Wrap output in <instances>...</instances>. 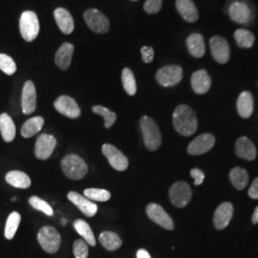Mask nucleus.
Here are the masks:
<instances>
[{"instance_id":"nucleus-1","label":"nucleus","mask_w":258,"mask_h":258,"mask_svg":"<svg viewBox=\"0 0 258 258\" xmlns=\"http://www.w3.org/2000/svg\"><path fill=\"white\" fill-rule=\"evenodd\" d=\"M172 120L176 131L184 137L194 135L198 127L196 114L194 109L186 104H181L176 107Z\"/></svg>"},{"instance_id":"nucleus-2","label":"nucleus","mask_w":258,"mask_h":258,"mask_svg":"<svg viewBox=\"0 0 258 258\" xmlns=\"http://www.w3.org/2000/svg\"><path fill=\"white\" fill-rule=\"evenodd\" d=\"M225 12L230 19L242 25H249L255 18L254 6L249 4V0H233L226 5Z\"/></svg>"},{"instance_id":"nucleus-3","label":"nucleus","mask_w":258,"mask_h":258,"mask_svg":"<svg viewBox=\"0 0 258 258\" xmlns=\"http://www.w3.org/2000/svg\"><path fill=\"white\" fill-rule=\"evenodd\" d=\"M145 146L150 151H155L162 145V134L156 121L148 116H143L140 120Z\"/></svg>"},{"instance_id":"nucleus-4","label":"nucleus","mask_w":258,"mask_h":258,"mask_svg":"<svg viewBox=\"0 0 258 258\" xmlns=\"http://www.w3.org/2000/svg\"><path fill=\"white\" fill-rule=\"evenodd\" d=\"M62 171L65 175L72 180H81L86 175L88 166L82 157L76 154H69L61 162Z\"/></svg>"},{"instance_id":"nucleus-5","label":"nucleus","mask_w":258,"mask_h":258,"mask_svg":"<svg viewBox=\"0 0 258 258\" xmlns=\"http://www.w3.org/2000/svg\"><path fill=\"white\" fill-rule=\"evenodd\" d=\"M19 30L22 37L28 42L37 38L39 34V21L35 12L26 11L21 15L19 20Z\"/></svg>"},{"instance_id":"nucleus-6","label":"nucleus","mask_w":258,"mask_h":258,"mask_svg":"<svg viewBox=\"0 0 258 258\" xmlns=\"http://www.w3.org/2000/svg\"><path fill=\"white\" fill-rule=\"evenodd\" d=\"M37 240L40 247L48 253L56 252L61 244L60 234L55 228L50 226H45L39 230Z\"/></svg>"},{"instance_id":"nucleus-7","label":"nucleus","mask_w":258,"mask_h":258,"mask_svg":"<svg viewBox=\"0 0 258 258\" xmlns=\"http://www.w3.org/2000/svg\"><path fill=\"white\" fill-rule=\"evenodd\" d=\"M182 79L183 69L179 65H166L157 71V82L164 87L175 86Z\"/></svg>"},{"instance_id":"nucleus-8","label":"nucleus","mask_w":258,"mask_h":258,"mask_svg":"<svg viewBox=\"0 0 258 258\" xmlns=\"http://www.w3.org/2000/svg\"><path fill=\"white\" fill-rule=\"evenodd\" d=\"M83 18L87 26L97 34H106L109 31L110 23L108 19L97 9H88L84 12Z\"/></svg>"},{"instance_id":"nucleus-9","label":"nucleus","mask_w":258,"mask_h":258,"mask_svg":"<svg viewBox=\"0 0 258 258\" xmlns=\"http://www.w3.org/2000/svg\"><path fill=\"white\" fill-rule=\"evenodd\" d=\"M169 198L172 205L177 208H184L190 202L192 191L189 184L183 181L176 182L169 188Z\"/></svg>"},{"instance_id":"nucleus-10","label":"nucleus","mask_w":258,"mask_h":258,"mask_svg":"<svg viewBox=\"0 0 258 258\" xmlns=\"http://www.w3.org/2000/svg\"><path fill=\"white\" fill-rule=\"evenodd\" d=\"M210 47L212 57L220 64H225L230 60L231 48L229 42L221 37L214 36L210 40Z\"/></svg>"},{"instance_id":"nucleus-11","label":"nucleus","mask_w":258,"mask_h":258,"mask_svg":"<svg viewBox=\"0 0 258 258\" xmlns=\"http://www.w3.org/2000/svg\"><path fill=\"white\" fill-rule=\"evenodd\" d=\"M102 151L103 155L107 158L110 166L114 169L119 170V171H123L128 167L127 158L114 146L109 145V144H105L102 146Z\"/></svg>"},{"instance_id":"nucleus-12","label":"nucleus","mask_w":258,"mask_h":258,"mask_svg":"<svg viewBox=\"0 0 258 258\" xmlns=\"http://www.w3.org/2000/svg\"><path fill=\"white\" fill-rule=\"evenodd\" d=\"M147 213L148 217L167 231H172L174 229V223L167 212L158 204L151 203L147 207Z\"/></svg>"},{"instance_id":"nucleus-13","label":"nucleus","mask_w":258,"mask_h":258,"mask_svg":"<svg viewBox=\"0 0 258 258\" xmlns=\"http://www.w3.org/2000/svg\"><path fill=\"white\" fill-rule=\"evenodd\" d=\"M55 110L71 119L81 116V108L74 99L68 96H60L54 102Z\"/></svg>"},{"instance_id":"nucleus-14","label":"nucleus","mask_w":258,"mask_h":258,"mask_svg":"<svg viewBox=\"0 0 258 258\" xmlns=\"http://www.w3.org/2000/svg\"><path fill=\"white\" fill-rule=\"evenodd\" d=\"M215 144V138L212 134L206 133L194 139L188 145L187 152L190 155H202L209 152Z\"/></svg>"},{"instance_id":"nucleus-15","label":"nucleus","mask_w":258,"mask_h":258,"mask_svg":"<svg viewBox=\"0 0 258 258\" xmlns=\"http://www.w3.org/2000/svg\"><path fill=\"white\" fill-rule=\"evenodd\" d=\"M22 112L25 115H30L37 108V91L35 84L32 81H27L22 90L21 97Z\"/></svg>"},{"instance_id":"nucleus-16","label":"nucleus","mask_w":258,"mask_h":258,"mask_svg":"<svg viewBox=\"0 0 258 258\" xmlns=\"http://www.w3.org/2000/svg\"><path fill=\"white\" fill-rule=\"evenodd\" d=\"M56 146V140L49 134H42L37 140L35 147L36 157L40 160H46L52 155Z\"/></svg>"},{"instance_id":"nucleus-17","label":"nucleus","mask_w":258,"mask_h":258,"mask_svg":"<svg viewBox=\"0 0 258 258\" xmlns=\"http://www.w3.org/2000/svg\"><path fill=\"white\" fill-rule=\"evenodd\" d=\"M67 198L87 217H93L98 212L97 204L76 191H70Z\"/></svg>"},{"instance_id":"nucleus-18","label":"nucleus","mask_w":258,"mask_h":258,"mask_svg":"<svg viewBox=\"0 0 258 258\" xmlns=\"http://www.w3.org/2000/svg\"><path fill=\"white\" fill-rule=\"evenodd\" d=\"M233 215V206L230 202L219 205L214 212L213 223L217 230H224L229 226Z\"/></svg>"},{"instance_id":"nucleus-19","label":"nucleus","mask_w":258,"mask_h":258,"mask_svg":"<svg viewBox=\"0 0 258 258\" xmlns=\"http://www.w3.org/2000/svg\"><path fill=\"white\" fill-rule=\"evenodd\" d=\"M190 82L194 92L198 95H203L208 93L212 85V79L209 73L204 69L194 72L191 76Z\"/></svg>"},{"instance_id":"nucleus-20","label":"nucleus","mask_w":258,"mask_h":258,"mask_svg":"<svg viewBox=\"0 0 258 258\" xmlns=\"http://www.w3.org/2000/svg\"><path fill=\"white\" fill-rule=\"evenodd\" d=\"M176 9L183 19L194 23L199 19V13L192 0H176Z\"/></svg>"},{"instance_id":"nucleus-21","label":"nucleus","mask_w":258,"mask_h":258,"mask_svg":"<svg viewBox=\"0 0 258 258\" xmlns=\"http://www.w3.org/2000/svg\"><path fill=\"white\" fill-rule=\"evenodd\" d=\"M54 17H55L56 25L63 34L70 35L74 31V19L67 10L64 8L55 9L54 12Z\"/></svg>"},{"instance_id":"nucleus-22","label":"nucleus","mask_w":258,"mask_h":258,"mask_svg":"<svg viewBox=\"0 0 258 258\" xmlns=\"http://www.w3.org/2000/svg\"><path fill=\"white\" fill-rule=\"evenodd\" d=\"M236 155L244 160L253 161L256 157V148L253 143L247 137H240L235 144Z\"/></svg>"},{"instance_id":"nucleus-23","label":"nucleus","mask_w":258,"mask_h":258,"mask_svg":"<svg viewBox=\"0 0 258 258\" xmlns=\"http://www.w3.org/2000/svg\"><path fill=\"white\" fill-rule=\"evenodd\" d=\"M75 47L73 44L65 42L56 51L55 62L56 66L61 70H67L72 61V56L74 54Z\"/></svg>"},{"instance_id":"nucleus-24","label":"nucleus","mask_w":258,"mask_h":258,"mask_svg":"<svg viewBox=\"0 0 258 258\" xmlns=\"http://www.w3.org/2000/svg\"><path fill=\"white\" fill-rule=\"evenodd\" d=\"M236 108L241 118L243 119L249 118L252 115L253 108H254L252 94L249 91H243L241 93L237 99Z\"/></svg>"},{"instance_id":"nucleus-25","label":"nucleus","mask_w":258,"mask_h":258,"mask_svg":"<svg viewBox=\"0 0 258 258\" xmlns=\"http://www.w3.org/2000/svg\"><path fill=\"white\" fill-rule=\"evenodd\" d=\"M186 47L188 53L197 58L202 57L206 53V45L203 36L198 33L191 34L186 38Z\"/></svg>"},{"instance_id":"nucleus-26","label":"nucleus","mask_w":258,"mask_h":258,"mask_svg":"<svg viewBox=\"0 0 258 258\" xmlns=\"http://www.w3.org/2000/svg\"><path fill=\"white\" fill-rule=\"evenodd\" d=\"M0 132L2 138L6 142H13L16 137V125L14 120L8 114L3 113L0 115Z\"/></svg>"},{"instance_id":"nucleus-27","label":"nucleus","mask_w":258,"mask_h":258,"mask_svg":"<svg viewBox=\"0 0 258 258\" xmlns=\"http://www.w3.org/2000/svg\"><path fill=\"white\" fill-rule=\"evenodd\" d=\"M44 125V120L42 117L37 116L31 118L24 122L21 128V135L24 138H31L38 133Z\"/></svg>"},{"instance_id":"nucleus-28","label":"nucleus","mask_w":258,"mask_h":258,"mask_svg":"<svg viewBox=\"0 0 258 258\" xmlns=\"http://www.w3.org/2000/svg\"><path fill=\"white\" fill-rule=\"evenodd\" d=\"M8 184L18 188H29L31 186L30 177L19 170H13L7 173L5 177Z\"/></svg>"},{"instance_id":"nucleus-29","label":"nucleus","mask_w":258,"mask_h":258,"mask_svg":"<svg viewBox=\"0 0 258 258\" xmlns=\"http://www.w3.org/2000/svg\"><path fill=\"white\" fill-rule=\"evenodd\" d=\"M231 184L236 189H244L249 183V174L246 169L241 167H234L230 172Z\"/></svg>"},{"instance_id":"nucleus-30","label":"nucleus","mask_w":258,"mask_h":258,"mask_svg":"<svg viewBox=\"0 0 258 258\" xmlns=\"http://www.w3.org/2000/svg\"><path fill=\"white\" fill-rule=\"evenodd\" d=\"M75 230L83 237V240L90 246H96V238L94 236L92 229L87 222L79 219L74 222Z\"/></svg>"},{"instance_id":"nucleus-31","label":"nucleus","mask_w":258,"mask_h":258,"mask_svg":"<svg viewBox=\"0 0 258 258\" xmlns=\"http://www.w3.org/2000/svg\"><path fill=\"white\" fill-rule=\"evenodd\" d=\"M99 240L102 246L108 250H116L120 249L122 241L120 236L112 231H103L101 233Z\"/></svg>"},{"instance_id":"nucleus-32","label":"nucleus","mask_w":258,"mask_h":258,"mask_svg":"<svg viewBox=\"0 0 258 258\" xmlns=\"http://www.w3.org/2000/svg\"><path fill=\"white\" fill-rule=\"evenodd\" d=\"M234 39L236 41V44L240 48L249 49L253 46L254 41H255V37L249 30L238 29L234 33Z\"/></svg>"},{"instance_id":"nucleus-33","label":"nucleus","mask_w":258,"mask_h":258,"mask_svg":"<svg viewBox=\"0 0 258 258\" xmlns=\"http://www.w3.org/2000/svg\"><path fill=\"white\" fill-rule=\"evenodd\" d=\"M121 83L123 89L130 96H134L137 92L136 80L133 72L129 68H124L121 73Z\"/></svg>"},{"instance_id":"nucleus-34","label":"nucleus","mask_w":258,"mask_h":258,"mask_svg":"<svg viewBox=\"0 0 258 258\" xmlns=\"http://www.w3.org/2000/svg\"><path fill=\"white\" fill-rule=\"evenodd\" d=\"M21 221V216L19 212H12L7 219L6 226H5V232L4 235L8 240L13 239L16 232L19 229V224Z\"/></svg>"},{"instance_id":"nucleus-35","label":"nucleus","mask_w":258,"mask_h":258,"mask_svg":"<svg viewBox=\"0 0 258 258\" xmlns=\"http://www.w3.org/2000/svg\"><path fill=\"white\" fill-rule=\"evenodd\" d=\"M83 194L87 199L98 202H106L111 198L110 192L102 188H87Z\"/></svg>"},{"instance_id":"nucleus-36","label":"nucleus","mask_w":258,"mask_h":258,"mask_svg":"<svg viewBox=\"0 0 258 258\" xmlns=\"http://www.w3.org/2000/svg\"><path fill=\"white\" fill-rule=\"evenodd\" d=\"M93 112L102 116L104 119V126L106 128H110L111 126L115 123L117 120V115L113 111L109 110L108 108L101 106V105H96L92 108Z\"/></svg>"},{"instance_id":"nucleus-37","label":"nucleus","mask_w":258,"mask_h":258,"mask_svg":"<svg viewBox=\"0 0 258 258\" xmlns=\"http://www.w3.org/2000/svg\"><path fill=\"white\" fill-rule=\"evenodd\" d=\"M29 203L30 205L35 209L37 210L39 212H43L45 213L48 216H53L54 212H53V209L52 207L47 203L46 201L40 199L39 197L37 196H32L30 199H29Z\"/></svg>"},{"instance_id":"nucleus-38","label":"nucleus","mask_w":258,"mask_h":258,"mask_svg":"<svg viewBox=\"0 0 258 258\" xmlns=\"http://www.w3.org/2000/svg\"><path fill=\"white\" fill-rule=\"evenodd\" d=\"M0 70L3 71L5 74H15L17 71V64L14 59L5 54H0Z\"/></svg>"},{"instance_id":"nucleus-39","label":"nucleus","mask_w":258,"mask_h":258,"mask_svg":"<svg viewBox=\"0 0 258 258\" xmlns=\"http://www.w3.org/2000/svg\"><path fill=\"white\" fill-rule=\"evenodd\" d=\"M73 251L76 258H87L89 253L88 244L83 239L76 240L73 246Z\"/></svg>"},{"instance_id":"nucleus-40","label":"nucleus","mask_w":258,"mask_h":258,"mask_svg":"<svg viewBox=\"0 0 258 258\" xmlns=\"http://www.w3.org/2000/svg\"><path fill=\"white\" fill-rule=\"evenodd\" d=\"M163 6V0H146L144 4V10L149 15L159 13Z\"/></svg>"},{"instance_id":"nucleus-41","label":"nucleus","mask_w":258,"mask_h":258,"mask_svg":"<svg viewBox=\"0 0 258 258\" xmlns=\"http://www.w3.org/2000/svg\"><path fill=\"white\" fill-rule=\"evenodd\" d=\"M142 58L144 62L151 63L154 59V50L151 46H143L141 49Z\"/></svg>"},{"instance_id":"nucleus-42","label":"nucleus","mask_w":258,"mask_h":258,"mask_svg":"<svg viewBox=\"0 0 258 258\" xmlns=\"http://www.w3.org/2000/svg\"><path fill=\"white\" fill-rule=\"evenodd\" d=\"M190 176L194 179V184L195 185H200L205 180V174L203 171L199 168H194L190 170Z\"/></svg>"},{"instance_id":"nucleus-43","label":"nucleus","mask_w":258,"mask_h":258,"mask_svg":"<svg viewBox=\"0 0 258 258\" xmlns=\"http://www.w3.org/2000/svg\"><path fill=\"white\" fill-rule=\"evenodd\" d=\"M248 194L251 199H258V178L254 179L252 184H250Z\"/></svg>"},{"instance_id":"nucleus-44","label":"nucleus","mask_w":258,"mask_h":258,"mask_svg":"<svg viewBox=\"0 0 258 258\" xmlns=\"http://www.w3.org/2000/svg\"><path fill=\"white\" fill-rule=\"evenodd\" d=\"M137 258H151L147 249H141L137 251Z\"/></svg>"},{"instance_id":"nucleus-45","label":"nucleus","mask_w":258,"mask_h":258,"mask_svg":"<svg viewBox=\"0 0 258 258\" xmlns=\"http://www.w3.org/2000/svg\"><path fill=\"white\" fill-rule=\"evenodd\" d=\"M251 221H252V224H258V206L253 212L252 217H251Z\"/></svg>"},{"instance_id":"nucleus-46","label":"nucleus","mask_w":258,"mask_h":258,"mask_svg":"<svg viewBox=\"0 0 258 258\" xmlns=\"http://www.w3.org/2000/svg\"><path fill=\"white\" fill-rule=\"evenodd\" d=\"M61 222H62V225H66L67 224V220L66 219H62Z\"/></svg>"},{"instance_id":"nucleus-47","label":"nucleus","mask_w":258,"mask_h":258,"mask_svg":"<svg viewBox=\"0 0 258 258\" xmlns=\"http://www.w3.org/2000/svg\"><path fill=\"white\" fill-rule=\"evenodd\" d=\"M133 1H137V0H133Z\"/></svg>"}]
</instances>
